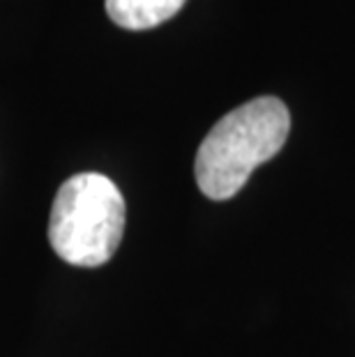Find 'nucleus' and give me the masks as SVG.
I'll return each mask as SVG.
<instances>
[{"label":"nucleus","instance_id":"obj_1","mask_svg":"<svg viewBox=\"0 0 355 357\" xmlns=\"http://www.w3.org/2000/svg\"><path fill=\"white\" fill-rule=\"evenodd\" d=\"M291 116L277 97H256L219 120L196 153V185L208 199H233L256 166L273 159L289 139Z\"/></svg>","mask_w":355,"mask_h":357},{"label":"nucleus","instance_id":"obj_2","mask_svg":"<svg viewBox=\"0 0 355 357\" xmlns=\"http://www.w3.org/2000/svg\"><path fill=\"white\" fill-rule=\"evenodd\" d=\"M125 199L111 178L79 173L58 189L49 217V242L65 263L100 268L123 240Z\"/></svg>","mask_w":355,"mask_h":357},{"label":"nucleus","instance_id":"obj_3","mask_svg":"<svg viewBox=\"0 0 355 357\" xmlns=\"http://www.w3.org/2000/svg\"><path fill=\"white\" fill-rule=\"evenodd\" d=\"M185 0H107L111 21L127 30H148L173 19Z\"/></svg>","mask_w":355,"mask_h":357}]
</instances>
